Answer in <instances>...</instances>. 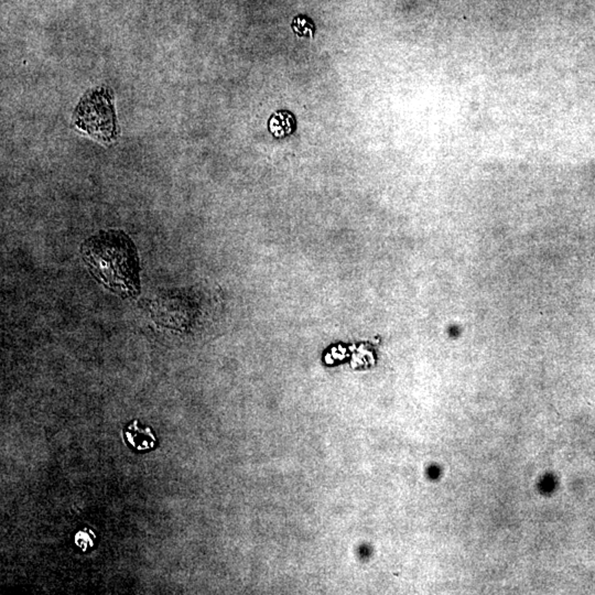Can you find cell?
<instances>
[{"label": "cell", "mask_w": 595, "mask_h": 595, "mask_svg": "<svg viewBox=\"0 0 595 595\" xmlns=\"http://www.w3.org/2000/svg\"><path fill=\"white\" fill-rule=\"evenodd\" d=\"M294 118L292 114L285 110H279L271 116L269 121V130L276 137L283 138L294 130Z\"/></svg>", "instance_id": "4"}, {"label": "cell", "mask_w": 595, "mask_h": 595, "mask_svg": "<svg viewBox=\"0 0 595 595\" xmlns=\"http://www.w3.org/2000/svg\"><path fill=\"white\" fill-rule=\"evenodd\" d=\"M82 540L81 544L78 546H81L82 549H86L87 546H92L94 542L91 539L90 536L87 535L86 530L81 531V533H78V536H76V541H80Z\"/></svg>", "instance_id": "6"}, {"label": "cell", "mask_w": 595, "mask_h": 595, "mask_svg": "<svg viewBox=\"0 0 595 595\" xmlns=\"http://www.w3.org/2000/svg\"><path fill=\"white\" fill-rule=\"evenodd\" d=\"M126 438L129 443L137 450H150L156 445V436L152 431L147 429H140L138 422H132L126 430Z\"/></svg>", "instance_id": "3"}, {"label": "cell", "mask_w": 595, "mask_h": 595, "mask_svg": "<svg viewBox=\"0 0 595 595\" xmlns=\"http://www.w3.org/2000/svg\"><path fill=\"white\" fill-rule=\"evenodd\" d=\"M73 121L82 132L100 143H113L119 130L112 91L98 87L87 92L76 106Z\"/></svg>", "instance_id": "2"}, {"label": "cell", "mask_w": 595, "mask_h": 595, "mask_svg": "<svg viewBox=\"0 0 595 595\" xmlns=\"http://www.w3.org/2000/svg\"><path fill=\"white\" fill-rule=\"evenodd\" d=\"M82 254L92 276L113 294L123 298L140 294L137 249L125 233L100 232L83 244Z\"/></svg>", "instance_id": "1"}, {"label": "cell", "mask_w": 595, "mask_h": 595, "mask_svg": "<svg viewBox=\"0 0 595 595\" xmlns=\"http://www.w3.org/2000/svg\"><path fill=\"white\" fill-rule=\"evenodd\" d=\"M292 27H294V32L299 36H313L314 25H313L312 21L305 16L294 18Z\"/></svg>", "instance_id": "5"}]
</instances>
